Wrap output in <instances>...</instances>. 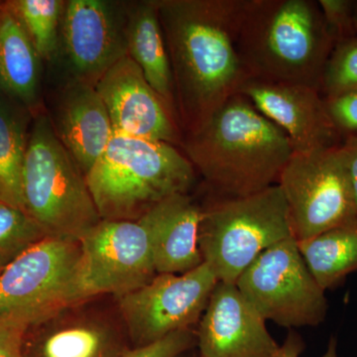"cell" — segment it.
Wrapping results in <instances>:
<instances>
[{
    "label": "cell",
    "instance_id": "28",
    "mask_svg": "<svg viewBox=\"0 0 357 357\" xmlns=\"http://www.w3.org/2000/svg\"><path fill=\"white\" fill-rule=\"evenodd\" d=\"M197 347L196 332L192 328L171 333L152 344L128 349L122 357H177Z\"/></svg>",
    "mask_w": 357,
    "mask_h": 357
},
{
    "label": "cell",
    "instance_id": "21",
    "mask_svg": "<svg viewBox=\"0 0 357 357\" xmlns=\"http://www.w3.org/2000/svg\"><path fill=\"white\" fill-rule=\"evenodd\" d=\"M32 121L31 112L0 89V192L2 201L22 210V170Z\"/></svg>",
    "mask_w": 357,
    "mask_h": 357
},
{
    "label": "cell",
    "instance_id": "19",
    "mask_svg": "<svg viewBox=\"0 0 357 357\" xmlns=\"http://www.w3.org/2000/svg\"><path fill=\"white\" fill-rule=\"evenodd\" d=\"M42 59L20 21L0 2V89L34 115L44 112Z\"/></svg>",
    "mask_w": 357,
    "mask_h": 357
},
{
    "label": "cell",
    "instance_id": "13",
    "mask_svg": "<svg viewBox=\"0 0 357 357\" xmlns=\"http://www.w3.org/2000/svg\"><path fill=\"white\" fill-rule=\"evenodd\" d=\"M93 299L67 307L26 331L24 357H122L128 333L114 316Z\"/></svg>",
    "mask_w": 357,
    "mask_h": 357
},
{
    "label": "cell",
    "instance_id": "29",
    "mask_svg": "<svg viewBox=\"0 0 357 357\" xmlns=\"http://www.w3.org/2000/svg\"><path fill=\"white\" fill-rule=\"evenodd\" d=\"M26 331L23 326L0 323V357H24Z\"/></svg>",
    "mask_w": 357,
    "mask_h": 357
},
{
    "label": "cell",
    "instance_id": "20",
    "mask_svg": "<svg viewBox=\"0 0 357 357\" xmlns=\"http://www.w3.org/2000/svg\"><path fill=\"white\" fill-rule=\"evenodd\" d=\"M126 42L129 57L178 121L172 67L154 0L128 2Z\"/></svg>",
    "mask_w": 357,
    "mask_h": 357
},
{
    "label": "cell",
    "instance_id": "24",
    "mask_svg": "<svg viewBox=\"0 0 357 357\" xmlns=\"http://www.w3.org/2000/svg\"><path fill=\"white\" fill-rule=\"evenodd\" d=\"M47 236L27 211L0 201V268L4 269Z\"/></svg>",
    "mask_w": 357,
    "mask_h": 357
},
{
    "label": "cell",
    "instance_id": "27",
    "mask_svg": "<svg viewBox=\"0 0 357 357\" xmlns=\"http://www.w3.org/2000/svg\"><path fill=\"white\" fill-rule=\"evenodd\" d=\"M326 112L342 139L357 136V89L324 98Z\"/></svg>",
    "mask_w": 357,
    "mask_h": 357
},
{
    "label": "cell",
    "instance_id": "33",
    "mask_svg": "<svg viewBox=\"0 0 357 357\" xmlns=\"http://www.w3.org/2000/svg\"><path fill=\"white\" fill-rule=\"evenodd\" d=\"M187 352H188V351H187ZM180 354V356H177V357H184V356H184V354Z\"/></svg>",
    "mask_w": 357,
    "mask_h": 357
},
{
    "label": "cell",
    "instance_id": "10",
    "mask_svg": "<svg viewBox=\"0 0 357 357\" xmlns=\"http://www.w3.org/2000/svg\"><path fill=\"white\" fill-rule=\"evenodd\" d=\"M218 278L206 263L183 274H157L146 285L116 298L128 337L137 347L189 330L203 316Z\"/></svg>",
    "mask_w": 357,
    "mask_h": 357
},
{
    "label": "cell",
    "instance_id": "26",
    "mask_svg": "<svg viewBox=\"0 0 357 357\" xmlns=\"http://www.w3.org/2000/svg\"><path fill=\"white\" fill-rule=\"evenodd\" d=\"M354 2L356 0H319L328 31L335 45L356 36L354 25Z\"/></svg>",
    "mask_w": 357,
    "mask_h": 357
},
{
    "label": "cell",
    "instance_id": "30",
    "mask_svg": "<svg viewBox=\"0 0 357 357\" xmlns=\"http://www.w3.org/2000/svg\"><path fill=\"white\" fill-rule=\"evenodd\" d=\"M305 349H306V345H305L302 337L299 333L291 331L276 354L270 357H300L301 354L305 351ZM321 357H337V338H331L328 344V349Z\"/></svg>",
    "mask_w": 357,
    "mask_h": 357
},
{
    "label": "cell",
    "instance_id": "34",
    "mask_svg": "<svg viewBox=\"0 0 357 357\" xmlns=\"http://www.w3.org/2000/svg\"><path fill=\"white\" fill-rule=\"evenodd\" d=\"M0 201H2V198H1V192H0ZM3 202V201H2Z\"/></svg>",
    "mask_w": 357,
    "mask_h": 357
},
{
    "label": "cell",
    "instance_id": "31",
    "mask_svg": "<svg viewBox=\"0 0 357 357\" xmlns=\"http://www.w3.org/2000/svg\"><path fill=\"white\" fill-rule=\"evenodd\" d=\"M340 148L344 154L345 166H347V173H349V180H351L357 208V136L345 138L342 141Z\"/></svg>",
    "mask_w": 357,
    "mask_h": 357
},
{
    "label": "cell",
    "instance_id": "7",
    "mask_svg": "<svg viewBox=\"0 0 357 357\" xmlns=\"http://www.w3.org/2000/svg\"><path fill=\"white\" fill-rule=\"evenodd\" d=\"M88 300L77 241L45 237L0 273V323L28 328Z\"/></svg>",
    "mask_w": 357,
    "mask_h": 357
},
{
    "label": "cell",
    "instance_id": "3",
    "mask_svg": "<svg viewBox=\"0 0 357 357\" xmlns=\"http://www.w3.org/2000/svg\"><path fill=\"white\" fill-rule=\"evenodd\" d=\"M335 41L314 0H246L237 48L250 79L321 93Z\"/></svg>",
    "mask_w": 357,
    "mask_h": 357
},
{
    "label": "cell",
    "instance_id": "14",
    "mask_svg": "<svg viewBox=\"0 0 357 357\" xmlns=\"http://www.w3.org/2000/svg\"><path fill=\"white\" fill-rule=\"evenodd\" d=\"M95 88L115 132L182 147L184 135L178 119L129 55L115 63Z\"/></svg>",
    "mask_w": 357,
    "mask_h": 357
},
{
    "label": "cell",
    "instance_id": "12",
    "mask_svg": "<svg viewBox=\"0 0 357 357\" xmlns=\"http://www.w3.org/2000/svg\"><path fill=\"white\" fill-rule=\"evenodd\" d=\"M128 4L109 0L66 1L61 49L72 79L96 86L115 63L128 55Z\"/></svg>",
    "mask_w": 357,
    "mask_h": 357
},
{
    "label": "cell",
    "instance_id": "35",
    "mask_svg": "<svg viewBox=\"0 0 357 357\" xmlns=\"http://www.w3.org/2000/svg\"><path fill=\"white\" fill-rule=\"evenodd\" d=\"M2 270H3V269H2V268H0V273H1Z\"/></svg>",
    "mask_w": 357,
    "mask_h": 357
},
{
    "label": "cell",
    "instance_id": "1",
    "mask_svg": "<svg viewBox=\"0 0 357 357\" xmlns=\"http://www.w3.org/2000/svg\"><path fill=\"white\" fill-rule=\"evenodd\" d=\"M183 134L208 121L250 77L238 48L246 0H154Z\"/></svg>",
    "mask_w": 357,
    "mask_h": 357
},
{
    "label": "cell",
    "instance_id": "8",
    "mask_svg": "<svg viewBox=\"0 0 357 357\" xmlns=\"http://www.w3.org/2000/svg\"><path fill=\"white\" fill-rule=\"evenodd\" d=\"M342 145V144H340ZM293 152L278 184L290 211L296 241L357 223V208L342 148Z\"/></svg>",
    "mask_w": 357,
    "mask_h": 357
},
{
    "label": "cell",
    "instance_id": "5",
    "mask_svg": "<svg viewBox=\"0 0 357 357\" xmlns=\"http://www.w3.org/2000/svg\"><path fill=\"white\" fill-rule=\"evenodd\" d=\"M24 210L47 236L81 241L102 218L86 176L59 140L50 116H33L22 170Z\"/></svg>",
    "mask_w": 357,
    "mask_h": 357
},
{
    "label": "cell",
    "instance_id": "6",
    "mask_svg": "<svg viewBox=\"0 0 357 357\" xmlns=\"http://www.w3.org/2000/svg\"><path fill=\"white\" fill-rule=\"evenodd\" d=\"M290 237V211L278 184L249 196L220 198L202 211L199 250L223 283L236 284L263 251Z\"/></svg>",
    "mask_w": 357,
    "mask_h": 357
},
{
    "label": "cell",
    "instance_id": "15",
    "mask_svg": "<svg viewBox=\"0 0 357 357\" xmlns=\"http://www.w3.org/2000/svg\"><path fill=\"white\" fill-rule=\"evenodd\" d=\"M239 93L287 135L294 152L319 151L340 146L344 141L328 116L323 96L317 89L250 79Z\"/></svg>",
    "mask_w": 357,
    "mask_h": 357
},
{
    "label": "cell",
    "instance_id": "2",
    "mask_svg": "<svg viewBox=\"0 0 357 357\" xmlns=\"http://www.w3.org/2000/svg\"><path fill=\"white\" fill-rule=\"evenodd\" d=\"M182 148L220 198L249 196L276 185L294 152L287 135L241 93L185 134Z\"/></svg>",
    "mask_w": 357,
    "mask_h": 357
},
{
    "label": "cell",
    "instance_id": "11",
    "mask_svg": "<svg viewBox=\"0 0 357 357\" xmlns=\"http://www.w3.org/2000/svg\"><path fill=\"white\" fill-rule=\"evenodd\" d=\"M82 277L91 299L137 290L157 275L151 236L142 220H100L81 239Z\"/></svg>",
    "mask_w": 357,
    "mask_h": 357
},
{
    "label": "cell",
    "instance_id": "25",
    "mask_svg": "<svg viewBox=\"0 0 357 357\" xmlns=\"http://www.w3.org/2000/svg\"><path fill=\"white\" fill-rule=\"evenodd\" d=\"M354 89H357V35L333 47L321 76V95L331 98Z\"/></svg>",
    "mask_w": 357,
    "mask_h": 357
},
{
    "label": "cell",
    "instance_id": "9",
    "mask_svg": "<svg viewBox=\"0 0 357 357\" xmlns=\"http://www.w3.org/2000/svg\"><path fill=\"white\" fill-rule=\"evenodd\" d=\"M236 286L265 321L285 328L317 326L328 314L326 292L310 272L294 237L263 251Z\"/></svg>",
    "mask_w": 357,
    "mask_h": 357
},
{
    "label": "cell",
    "instance_id": "22",
    "mask_svg": "<svg viewBox=\"0 0 357 357\" xmlns=\"http://www.w3.org/2000/svg\"><path fill=\"white\" fill-rule=\"evenodd\" d=\"M297 243L310 272L325 292L337 288L349 274L357 271V223Z\"/></svg>",
    "mask_w": 357,
    "mask_h": 357
},
{
    "label": "cell",
    "instance_id": "23",
    "mask_svg": "<svg viewBox=\"0 0 357 357\" xmlns=\"http://www.w3.org/2000/svg\"><path fill=\"white\" fill-rule=\"evenodd\" d=\"M6 3L20 21L42 61L55 60L61 50L65 0H9Z\"/></svg>",
    "mask_w": 357,
    "mask_h": 357
},
{
    "label": "cell",
    "instance_id": "16",
    "mask_svg": "<svg viewBox=\"0 0 357 357\" xmlns=\"http://www.w3.org/2000/svg\"><path fill=\"white\" fill-rule=\"evenodd\" d=\"M196 337L199 357H270L280 347L236 284L220 281L199 319Z\"/></svg>",
    "mask_w": 357,
    "mask_h": 357
},
{
    "label": "cell",
    "instance_id": "17",
    "mask_svg": "<svg viewBox=\"0 0 357 357\" xmlns=\"http://www.w3.org/2000/svg\"><path fill=\"white\" fill-rule=\"evenodd\" d=\"M49 116L59 140L86 176L114 133L109 112L95 86L70 77Z\"/></svg>",
    "mask_w": 357,
    "mask_h": 357
},
{
    "label": "cell",
    "instance_id": "18",
    "mask_svg": "<svg viewBox=\"0 0 357 357\" xmlns=\"http://www.w3.org/2000/svg\"><path fill=\"white\" fill-rule=\"evenodd\" d=\"M202 211L189 194L176 195L141 218L151 236L157 274H183L203 264L199 246Z\"/></svg>",
    "mask_w": 357,
    "mask_h": 357
},
{
    "label": "cell",
    "instance_id": "32",
    "mask_svg": "<svg viewBox=\"0 0 357 357\" xmlns=\"http://www.w3.org/2000/svg\"><path fill=\"white\" fill-rule=\"evenodd\" d=\"M354 25L357 31V0L354 2Z\"/></svg>",
    "mask_w": 357,
    "mask_h": 357
},
{
    "label": "cell",
    "instance_id": "4",
    "mask_svg": "<svg viewBox=\"0 0 357 357\" xmlns=\"http://www.w3.org/2000/svg\"><path fill=\"white\" fill-rule=\"evenodd\" d=\"M86 180L102 220L136 222L166 199L189 194L196 170L172 144L114 131Z\"/></svg>",
    "mask_w": 357,
    "mask_h": 357
}]
</instances>
